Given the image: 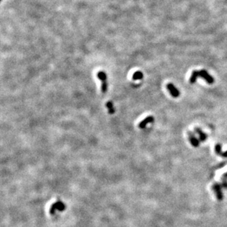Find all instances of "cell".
Returning <instances> with one entry per match:
<instances>
[{"label": "cell", "mask_w": 227, "mask_h": 227, "mask_svg": "<svg viewBox=\"0 0 227 227\" xmlns=\"http://www.w3.org/2000/svg\"><path fill=\"white\" fill-rule=\"evenodd\" d=\"M97 77L101 81V90L103 93H106L107 91V77L105 72L99 71L97 74Z\"/></svg>", "instance_id": "cell-1"}, {"label": "cell", "mask_w": 227, "mask_h": 227, "mask_svg": "<svg viewBox=\"0 0 227 227\" xmlns=\"http://www.w3.org/2000/svg\"><path fill=\"white\" fill-rule=\"evenodd\" d=\"M198 72H199V77L206 80L208 84H212L214 82V78H213L206 70L202 69V70L199 71Z\"/></svg>", "instance_id": "cell-2"}, {"label": "cell", "mask_w": 227, "mask_h": 227, "mask_svg": "<svg viewBox=\"0 0 227 227\" xmlns=\"http://www.w3.org/2000/svg\"><path fill=\"white\" fill-rule=\"evenodd\" d=\"M65 209V206L64 205L63 203L60 202V201H58V202L54 203V204L52 205V207H51L50 208V214L54 215V213H55L56 210L63 211Z\"/></svg>", "instance_id": "cell-3"}, {"label": "cell", "mask_w": 227, "mask_h": 227, "mask_svg": "<svg viewBox=\"0 0 227 227\" xmlns=\"http://www.w3.org/2000/svg\"><path fill=\"white\" fill-rule=\"evenodd\" d=\"M167 89L168 90L169 93H171L172 97H174V98H177V97H179L180 95V92L178 89L174 86L172 83H168L167 85Z\"/></svg>", "instance_id": "cell-4"}, {"label": "cell", "mask_w": 227, "mask_h": 227, "mask_svg": "<svg viewBox=\"0 0 227 227\" xmlns=\"http://www.w3.org/2000/svg\"><path fill=\"white\" fill-rule=\"evenodd\" d=\"M154 120V119L153 116H148V117H146L145 119L143 120V121L139 124V128H141V129H144L148 124L153 122Z\"/></svg>", "instance_id": "cell-5"}, {"label": "cell", "mask_w": 227, "mask_h": 227, "mask_svg": "<svg viewBox=\"0 0 227 227\" xmlns=\"http://www.w3.org/2000/svg\"><path fill=\"white\" fill-rule=\"evenodd\" d=\"M198 77H199V72L197 71H193L192 72L191 77L190 78V82L191 84L195 83Z\"/></svg>", "instance_id": "cell-6"}, {"label": "cell", "mask_w": 227, "mask_h": 227, "mask_svg": "<svg viewBox=\"0 0 227 227\" xmlns=\"http://www.w3.org/2000/svg\"><path fill=\"white\" fill-rule=\"evenodd\" d=\"M106 107H107L108 111L109 114H114L115 113V108L113 106V104L112 101H107L106 103Z\"/></svg>", "instance_id": "cell-7"}, {"label": "cell", "mask_w": 227, "mask_h": 227, "mask_svg": "<svg viewBox=\"0 0 227 227\" xmlns=\"http://www.w3.org/2000/svg\"><path fill=\"white\" fill-rule=\"evenodd\" d=\"M143 77V74L141 71H136L135 72L134 74L133 75V80H142Z\"/></svg>", "instance_id": "cell-8"}]
</instances>
